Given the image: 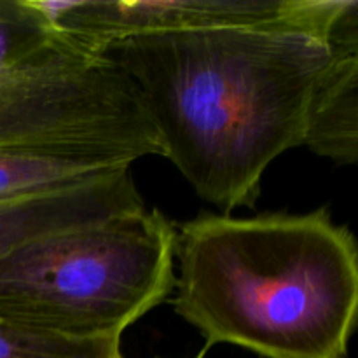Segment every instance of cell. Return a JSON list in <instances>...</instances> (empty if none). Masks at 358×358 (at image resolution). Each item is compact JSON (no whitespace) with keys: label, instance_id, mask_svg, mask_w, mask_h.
Returning <instances> with one entry per match:
<instances>
[{"label":"cell","instance_id":"6da1fadb","mask_svg":"<svg viewBox=\"0 0 358 358\" xmlns=\"http://www.w3.org/2000/svg\"><path fill=\"white\" fill-rule=\"evenodd\" d=\"M100 55L129 77L196 194L233 210L254 208L269 164L304 145L331 49L301 31L226 28L136 35Z\"/></svg>","mask_w":358,"mask_h":358},{"label":"cell","instance_id":"7a4b0ae2","mask_svg":"<svg viewBox=\"0 0 358 358\" xmlns=\"http://www.w3.org/2000/svg\"><path fill=\"white\" fill-rule=\"evenodd\" d=\"M175 311L206 348L266 358H346L358 310V252L325 208L201 213L177 231Z\"/></svg>","mask_w":358,"mask_h":358},{"label":"cell","instance_id":"3957f363","mask_svg":"<svg viewBox=\"0 0 358 358\" xmlns=\"http://www.w3.org/2000/svg\"><path fill=\"white\" fill-rule=\"evenodd\" d=\"M177 227L159 210L28 241L0 259V313L72 339L121 338L175 287Z\"/></svg>","mask_w":358,"mask_h":358},{"label":"cell","instance_id":"277c9868","mask_svg":"<svg viewBox=\"0 0 358 358\" xmlns=\"http://www.w3.org/2000/svg\"><path fill=\"white\" fill-rule=\"evenodd\" d=\"M69 44L35 0H0V150L98 154L131 143L126 77Z\"/></svg>","mask_w":358,"mask_h":358},{"label":"cell","instance_id":"5b68a950","mask_svg":"<svg viewBox=\"0 0 358 358\" xmlns=\"http://www.w3.org/2000/svg\"><path fill=\"white\" fill-rule=\"evenodd\" d=\"M52 27L91 55L136 35L261 28L327 42L352 0H35Z\"/></svg>","mask_w":358,"mask_h":358},{"label":"cell","instance_id":"8992f818","mask_svg":"<svg viewBox=\"0 0 358 358\" xmlns=\"http://www.w3.org/2000/svg\"><path fill=\"white\" fill-rule=\"evenodd\" d=\"M142 208L145 206L131 166L59 191L0 203V259L48 234L103 222Z\"/></svg>","mask_w":358,"mask_h":358},{"label":"cell","instance_id":"52a82bcc","mask_svg":"<svg viewBox=\"0 0 358 358\" xmlns=\"http://www.w3.org/2000/svg\"><path fill=\"white\" fill-rule=\"evenodd\" d=\"M331 58L313 96L304 145L338 164L358 157V2L352 0L327 38Z\"/></svg>","mask_w":358,"mask_h":358},{"label":"cell","instance_id":"ba28073f","mask_svg":"<svg viewBox=\"0 0 358 358\" xmlns=\"http://www.w3.org/2000/svg\"><path fill=\"white\" fill-rule=\"evenodd\" d=\"M122 166L133 163L107 154L0 150V203L72 187Z\"/></svg>","mask_w":358,"mask_h":358},{"label":"cell","instance_id":"9c48e42d","mask_svg":"<svg viewBox=\"0 0 358 358\" xmlns=\"http://www.w3.org/2000/svg\"><path fill=\"white\" fill-rule=\"evenodd\" d=\"M0 358H122L121 338H65L0 313Z\"/></svg>","mask_w":358,"mask_h":358}]
</instances>
